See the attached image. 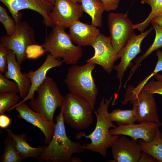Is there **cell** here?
<instances>
[{"label":"cell","instance_id":"5","mask_svg":"<svg viewBox=\"0 0 162 162\" xmlns=\"http://www.w3.org/2000/svg\"><path fill=\"white\" fill-rule=\"evenodd\" d=\"M60 107L64 123L73 129L84 130L93 122L94 108L86 100L70 92L64 96Z\"/></svg>","mask_w":162,"mask_h":162},{"label":"cell","instance_id":"4","mask_svg":"<svg viewBox=\"0 0 162 162\" xmlns=\"http://www.w3.org/2000/svg\"><path fill=\"white\" fill-rule=\"evenodd\" d=\"M65 29L54 26L41 45L45 52L56 59L62 58L67 64H76L82 56L83 49L74 45Z\"/></svg>","mask_w":162,"mask_h":162},{"label":"cell","instance_id":"14","mask_svg":"<svg viewBox=\"0 0 162 162\" xmlns=\"http://www.w3.org/2000/svg\"><path fill=\"white\" fill-rule=\"evenodd\" d=\"M162 126L160 121L158 122H145L128 125H118L109 130L112 136L126 135L137 141L142 139L144 142H149L154 139L157 130Z\"/></svg>","mask_w":162,"mask_h":162},{"label":"cell","instance_id":"2","mask_svg":"<svg viewBox=\"0 0 162 162\" xmlns=\"http://www.w3.org/2000/svg\"><path fill=\"white\" fill-rule=\"evenodd\" d=\"M113 98L112 96L109 99L103 98L97 111H94L96 124L94 130L91 134L87 135L85 132H81L76 135L77 139L84 136L87 139H90V143L83 144L85 149L98 153L103 157L106 156L107 149L111 147L120 136L119 135L112 136L109 132L110 128L117 127L110 121L108 112L109 105Z\"/></svg>","mask_w":162,"mask_h":162},{"label":"cell","instance_id":"29","mask_svg":"<svg viewBox=\"0 0 162 162\" xmlns=\"http://www.w3.org/2000/svg\"><path fill=\"white\" fill-rule=\"evenodd\" d=\"M0 22L4 27L6 35H12L16 28V25L14 19L8 14L5 8L0 5Z\"/></svg>","mask_w":162,"mask_h":162},{"label":"cell","instance_id":"16","mask_svg":"<svg viewBox=\"0 0 162 162\" xmlns=\"http://www.w3.org/2000/svg\"><path fill=\"white\" fill-rule=\"evenodd\" d=\"M111 147L113 159L110 162H138L142 152L137 141L124 136H119Z\"/></svg>","mask_w":162,"mask_h":162},{"label":"cell","instance_id":"15","mask_svg":"<svg viewBox=\"0 0 162 162\" xmlns=\"http://www.w3.org/2000/svg\"><path fill=\"white\" fill-rule=\"evenodd\" d=\"M19 112L17 117L38 128L43 133L44 142L48 145L50 142L55 131L56 123L48 120L42 114L30 109L24 102L18 103L15 106Z\"/></svg>","mask_w":162,"mask_h":162},{"label":"cell","instance_id":"23","mask_svg":"<svg viewBox=\"0 0 162 162\" xmlns=\"http://www.w3.org/2000/svg\"><path fill=\"white\" fill-rule=\"evenodd\" d=\"M151 23L156 33L154 41L151 46L142 56H140L135 60L136 64L131 68L129 75L125 83L126 84L130 80L142 60L154 50L162 47V28L155 23Z\"/></svg>","mask_w":162,"mask_h":162},{"label":"cell","instance_id":"33","mask_svg":"<svg viewBox=\"0 0 162 162\" xmlns=\"http://www.w3.org/2000/svg\"><path fill=\"white\" fill-rule=\"evenodd\" d=\"M104 5V10L109 11L116 10L120 0H101Z\"/></svg>","mask_w":162,"mask_h":162},{"label":"cell","instance_id":"19","mask_svg":"<svg viewBox=\"0 0 162 162\" xmlns=\"http://www.w3.org/2000/svg\"><path fill=\"white\" fill-rule=\"evenodd\" d=\"M62 64V61H59L48 54L45 61L39 68L35 71L31 70L26 73L27 76L31 80V86L26 96L19 103L34 99L35 92L46 76L48 71L54 68L61 66Z\"/></svg>","mask_w":162,"mask_h":162},{"label":"cell","instance_id":"21","mask_svg":"<svg viewBox=\"0 0 162 162\" xmlns=\"http://www.w3.org/2000/svg\"><path fill=\"white\" fill-rule=\"evenodd\" d=\"M82 10L92 20L91 24L96 27L102 26V14L104 10L101 0H80Z\"/></svg>","mask_w":162,"mask_h":162},{"label":"cell","instance_id":"12","mask_svg":"<svg viewBox=\"0 0 162 162\" xmlns=\"http://www.w3.org/2000/svg\"><path fill=\"white\" fill-rule=\"evenodd\" d=\"M153 28H151L138 35H136L134 32L126 45L117 53L118 58H121V61L118 64L114 66L113 69L117 71L116 77L119 82L118 94L122 86L125 72L130 66L132 60L141 52L140 45L142 41L151 32Z\"/></svg>","mask_w":162,"mask_h":162},{"label":"cell","instance_id":"35","mask_svg":"<svg viewBox=\"0 0 162 162\" xmlns=\"http://www.w3.org/2000/svg\"><path fill=\"white\" fill-rule=\"evenodd\" d=\"M11 123V119L8 116L4 114L0 115V127L2 128L8 127Z\"/></svg>","mask_w":162,"mask_h":162},{"label":"cell","instance_id":"8","mask_svg":"<svg viewBox=\"0 0 162 162\" xmlns=\"http://www.w3.org/2000/svg\"><path fill=\"white\" fill-rule=\"evenodd\" d=\"M129 101L133 104L132 110L137 122L160 121L153 94L142 89L137 94L124 96L122 104L126 105Z\"/></svg>","mask_w":162,"mask_h":162},{"label":"cell","instance_id":"9","mask_svg":"<svg viewBox=\"0 0 162 162\" xmlns=\"http://www.w3.org/2000/svg\"><path fill=\"white\" fill-rule=\"evenodd\" d=\"M108 22L111 43L117 54L134 32V24L126 14L113 12L109 14Z\"/></svg>","mask_w":162,"mask_h":162},{"label":"cell","instance_id":"32","mask_svg":"<svg viewBox=\"0 0 162 162\" xmlns=\"http://www.w3.org/2000/svg\"><path fill=\"white\" fill-rule=\"evenodd\" d=\"M8 50L0 47V72L4 74L8 70L7 54Z\"/></svg>","mask_w":162,"mask_h":162},{"label":"cell","instance_id":"11","mask_svg":"<svg viewBox=\"0 0 162 162\" xmlns=\"http://www.w3.org/2000/svg\"><path fill=\"white\" fill-rule=\"evenodd\" d=\"M83 12L79 3H75L70 0H56L49 16L54 26L65 29L79 20Z\"/></svg>","mask_w":162,"mask_h":162},{"label":"cell","instance_id":"26","mask_svg":"<svg viewBox=\"0 0 162 162\" xmlns=\"http://www.w3.org/2000/svg\"><path fill=\"white\" fill-rule=\"evenodd\" d=\"M24 159L19 154L15 141L8 136L5 141L4 149L1 156V162H20Z\"/></svg>","mask_w":162,"mask_h":162},{"label":"cell","instance_id":"24","mask_svg":"<svg viewBox=\"0 0 162 162\" xmlns=\"http://www.w3.org/2000/svg\"><path fill=\"white\" fill-rule=\"evenodd\" d=\"M141 3L148 4L151 8L150 13L143 22L133 25L134 29H137L142 32L153 18L162 14V0H142Z\"/></svg>","mask_w":162,"mask_h":162},{"label":"cell","instance_id":"34","mask_svg":"<svg viewBox=\"0 0 162 162\" xmlns=\"http://www.w3.org/2000/svg\"><path fill=\"white\" fill-rule=\"evenodd\" d=\"M158 161L149 154L142 151L138 162H158Z\"/></svg>","mask_w":162,"mask_h":162},{"label":"cell","instance_id":"22","mask_svg":"<svg viewBox=\"0 0 162 162\" xmlns=\"http://www.w3.org/2000/svg\"><path fill=\"white\" fill-rule=\"evenodd\" d=\"M138 142L142 151L149 154L158 162H162V133L159 128L157 130L155 137L151 142H146L139 139Z\"/></svg>","mask_w":162,"mask_h":162},{"label":"cell","instance_id":"37","mask_svg":"<svg viewBox=\"0 0 162 162\" xmlns=\"http://www.w3.org/2000/svg\"><path fill=\"white\" fill-rule=\"evenodd\" d=\"M154 76L157 80L162 81V74H157Z\"/></svg>","mask_w":162,"mask_h":162},{"label":"cell","instance_id":"39","mask_svg":"<svg viewBox=\"0 0 162 162\" xmlns=\"http://www.w3.org/2000/svg\"><path fill=\"white\" fill-rule=\"evenodd\" d=\"M81 160L77 158H72V162H81Z\"/></svg>","mask_w":162,"mask_h":162},{"label":"cell","instance_id":"38","mask_svg":"<svg viewBox=\"0 0 162 162\" xmlns=\"http://www.w3.org/2000/svg\"><path fill=\"white\" fill-rule=\"evenodd\" d=\"M45 1L51 4H54L56 1V0H44Z\"/></svg>","mask_w":162,"mask_h":162},{"label":"cell","instance_id":"20","mask_svg":"<svg viewBox=\"0 0 162 162\" xmlns=\"http://www.w3.org/2000/svg\"><path fill=\"white\" fill-rule=\"evenodd\" d=\"M8 136L11 137L15 141L17 151L20 156L24 159L30 158L38 159L43 150L44 146L33 148L30 146L26 140L25 134H15L9 129H6Z\"/></svg>","mask_w":162,"mask_h":162},{"label":"cell","instance_id":"1","mask_svg":"<svg viewBox=\"0 0 162 162\" xmlns=\"http://www.w3.org/2000/svg\"><path fill=\"white\" fill-rule=\"evenodd\" d=\"M59 114L55 117L56 126L52 139L46 146H44L38 159L40 162H72L74 154L83 153L84 145L71 141L68 136L65 129L62 109L60 107Z\"/></svg>","mask_w":162,"mask_h":162},{"label":"cell","instance_id":"27","mask_svg":"<svg viewBox=\"0 0 162 162\" xmlns=\"http://www.w3.org/2000/svg\"><path fill=\"white\" fill-rule=\"evenodd\" d=\"M156 55L158 56V61L153 72L141 81L136 87H134L132 86H129L126 90L125 95L137 94L142 89L150 78L158 72L162 71V51L158 50Z\"/></svg>","mask_w":162,"mask_h":162},{"label":"cell","instance_id":"18","mask_svg":"<svg viewBox=\"0 0 162 162\" xmlns=\"http://www.w3.org/2000/svg\"><path fill=\"white\" fill-rule=\"evenodd\" d=\"M69 28L72 41L80 46H92L100 33L97 27L82 22L79 20L74 22Z\"/></svg>","mask_w":162,"mask_h":162},{"label":"cell","instance_id":"13","mask_svg":"<svg viewBox=\"0 0 162 162\" xmlns=\"http://www.w3.org/2000/svg\"><path fill=\"white\" fill-rule=\"evenodd\" d=\"M92 46L94 48V54L86 60V62L100 65L110 74L113 68L115 62L118 59L110 38L100 33Z\"/></svg>","mask_w":162,"mask_h":162},{"label":"cell","instance_id":"7","mask_svg":"<svg viewBox=\"0 0 162 162\" xmlns=\"http://www.w3.org/2000/svg\"><path fill=\"white\" fill-rule=\"evenodd\" d=\"M16 23V28L12 35H4L0 38V47L14 52L17 62L20 66L28 58V47L38 44L35 40L34 30L28 23L20 21Z\"/></svg>","mask_w":162,"mask_h":162},{"label":"cell","instance_id":"25","mask_svg":"<svg viewBox=\"0 0 162 162\" xmlns=\"http://www.w3.org/2000/svg\"><path fill=\"white\" fill-rule=\"evenodd\" d=\"M109 116L110 121L116 122L118 125L132 124L136 122L132 109H116L109 113Z\"/></svg>","mask_w":162,"mask_h":162},{"label":"cell","instance_id":"36","mask_svg":"<svg viewBox=\"0 0 162 162\" xmlns=\"http://www.w3.org/2000/svg\"><path fill=\"white\" fill-rule=\"evenodd\" d=\"M151 22L155 23L162 28V14L159 15L153 18Z\"/></svg>","mask_w":162,"mask_h":162},{"label":"cell","instance_id":"31","mask_svg":"<svg viewBox=\"0 0 162 162\" xmlns=\"http://www.w3.org/2000/svg\"><path fill=\"white\" fill-rule=\"evenodd\" d=\"M151 93L162 95V81L152 80L147 82L142 88Z\"/></svg>","mask_w":162,"mask_h":162},{"label":"cell","instance_id":"6","mask_svg":"<svg viewBox=\"0 0 162 162\" xmlns=\"http://www.w3.org/2000/svg\"><path fill=\"white\" fill-rule=\"evenodd\" d=\"M36 92L38 96L30 100L31 107L34 111L53 122L55 111L58 107L62 106L64 97L61 94L53 80L47 76Z\"/></svg>","mask_w":162,"mask_h":162},{"label":"cell","instance_id":"40","mask_svg":"<svg viewBox=\"0 0 162 162\" xmlns=\"http://www.w3.org/2000/svg\"><path fill=\"white\" fill-rule=\"evenodd\" d=\"M72 2L75 3H80L81 2L80 0H70Z\"/></svg>","mask_w":162,"mask_h":162},{"label":"cell","instance_id":"17","mask_svg":"<svg viewBox=\"0 0 162 162\" xmlns=\"http://www.w3.org/2000/svg\"><path fill=\"white\" fill-rule=\"evenodd\" d=\"M7 58L8 70L4 76L7 78L12 79L17 83L20 97L23 99L28 94L31 88V80L27 76L26 73H22L20 66L17 62L14 52L8 50Z\"/></svg>","mask_w":162,"mask_h":162},{"label":"cell","instance_id":"30","mask_svg":"<svg viewBox=\"0 0 162 162\" xmlns=\"http://www.w3.org/2000/svg\"><path fill=\"white\" fill-rule=\"evenodd\" d=\"M19 86L15 81H10L0 72V93L19 92Z\"/></svg>","mask_w":162,"mask_h":162},{"label":"cell","instance_id":"10","mask_svg":"<svg viewBox=\"0 0 162 162\" xmlns=\"http://www.w3.org/2000/svg\"><path fill=\"white\" fill-rule=\"evenodd\" d=\"M0 2L8 8L16 23L21 19L22 15L19 11L28 9L40 14L43 18V23L46 26L52 28L54 26L49 16L53 4L44 0H0Z\"/></svg>","mask_w":162,"mask_h":162},{"label":"cell","instance_id":"28","mask_svg":"<svg viewBox=\"0 0 162 162\" xmlns=\"http://www.w3.org/2000/svg\"><path fill=\"white\" fill-rule=\"evenodd\" d=\"M20 98L15 92L0 93V115L4 114L6 111L10 112L13 110Z\"/></svg>","mask_w":162,"mask_h":162},{"label":"cell","instance_id":"3","mask_svg":"<svg viewBox=\"0 0 162 162\" xmlns=\"http://www.w3.org/2000/svg\"><path fill=\"white\" fill-rule=\"evenodd\" d=\"M95 66L89 62L81 66L72 65L64 81L70 92L86 100L94 108L98 94L92 74Z\"/></svg>","mask_w":162,"mask_h":162}]
</instances>
